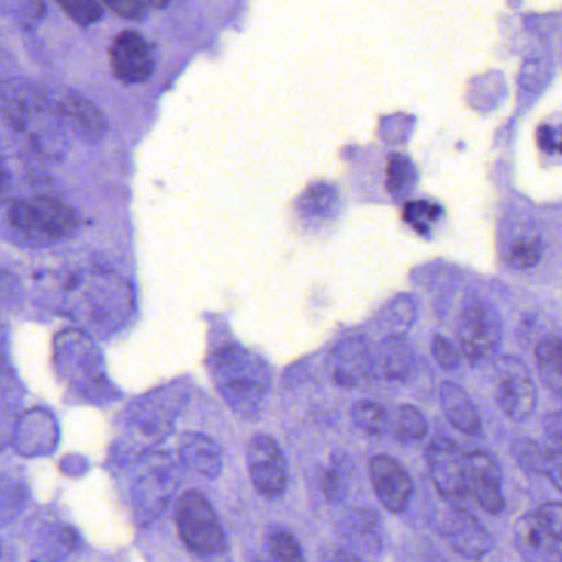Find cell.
I'll list each match as a JSON object with an SVG mask.
<instances>
[{
  "instance_id": "6da1fadb",
  "label": "cell",
  "mask_w": 562,
  "mask_h": 562,
  "mask_svg": "<svg viewBox=\"0 0 562 562\" xmlns=\"http://www.w3.org/2000/svg\"><path fill=\"white\" fill-rule=\"evenodd\" d=\"M210 367L220 394L236 414L245 419L261 417L271 391V370L261 357L239 345H225Z\"/></svg>"
},
{
  "instance_id": "7a4b0ae2",
  "label": "cell",
  "mask_w": 562,
  "mask_h": 562,
  "mask_svg": "<svg viewBox=\"0 0 562 562\" xmlns=\"http://www.w3.org/2000/svg\"><path fill=\"white\" fill-rule=\"evenodd\" d=\"M177 529L187 548L200 558H213L226 551V536L209 499L196 492L183 493L177 503Z\"/></svg>"
},
{
  "instance_id": "3957f363",
  "label": "cell",
  "mask_w": 562,
  "mask_h": 562,
  "mask_svg": "<svg viewBox=\"0 0 562 562\" xmlns=\"http://www.w3.org/2000/svg\"><path fill=\"white\" fill-rule=\"evenodd\" d=\"M9 222L18 232L41 241H60L78 228L74 210L50 196L15 200L9 210Z\"/></svg>"
},
{
  "instance_id": "277c9868",
  "label": "cell",
  "mask_w": 562,
  "mask_h": 562,
  "mask_svg": "<svg viewBox=\"0 0 562 562\" xmlns=\"http://www.w3.org/2000/svg\"><path fill=\"white\" fill-rule=\"evenodd\" d=\"M502 338V317L495 305L485 299H469L463 304L457 325L460 355L476 367L498 351Z\"/></svg>"
},
{
  "instance_id": "5b68a950",
  "label": "cell",
  "mask_w": 562,
  "mask_h": 562,
  "mask_svg": "<svg viewBox=\"0 0 562 562\" xmlns=\"http://www.w3.org/2000/svg\"><path fill=\"white\" fill-rule=\"evenodd\" d=\"M98 348L77 331H67L57 340V363L71 386L94 397L106 390L108 381Z\"/></svg>"
},
{
  "instance_id": "8992f818",
  "label": "cell",
  "mask_w": 562,
  "mask_h": 562,
  "mask_svg": "<svg viewBox=\"0 0 562 562\" xmlns=\"http://www.w3.org/2000/svg\"><path fill=\"white\" fill-rule=\"evenodd\" d=\"M0 116L19 133H29L58 117L47 90L18 78L0 81Z\"/></svg>"
},
{
  "instance_id": "52a82bcc",
  "label": "cell",
  "mask_w": 562,
  "mask_h": 562,
  "mask_svg": "<svg viewBox=\"0 0 562 562\" xmlns=\"http://www.w3.org/2000/svg\"><path fill=\"white\" fill-rule=\"evenodd\" d=\"M427 470L434 486L452 506L469 498L465 480V453L449 437H437L426 450Z\"/></svg>"
},
{
  "instance_id": "ba28073f",
  "label": "cell",
  "mask_w": 562,
  "mask_h": 562,
  "mask_svg": "<svg viewBox=\"0 0 562 562\" xmlns=\"http://www.w3.org/2000/svg\"><path fill=\"white\" fill-rule=\"evenodd\" d=\"M252 485L265 496H281L288 488L289 469L284 452L272 437L256 434L246 449Z\"/></svg>"
},
{
  "instance_id": "9c48e42d",
  "label": "cell",
  "mask_w": 562,
  "mask_h": 562,
  "mask_svg": "<svg viewBox=\"0 0 562 562\" xmlns=\"http://www.w3.org/2000/svg\"><path fill=\"white\" fill-rule=\"evenodd\" d=\"M499 381L496 403L506 417L521 423L536 407V387L528 368L518 358L506 357L498 363Z\"/></svg>"
},
{
  "instance_id": "30bf717a",
  "label": "cell",
  "mask_w": 562,
  "mask_h": 562,
  "mask_svg": "<svg viewBox=\"0 0 562 562\" xmlns=\"http://www.w3.org/2000/svg\"><path fill=\"white\" fill-rule=\"evenodd\" d=\"M110 64L114 77L126 85H139L153 77L156 60L149 42L134 31L114 38L110 48Z\"/></svg>"
},
{
  "instance_id": "8fae6325",
  "label": "cell",
  "mask_w": 562,
  "mask_h": 562,
  "mask_svg": "<svg viewBox=\"0 0 562 562\" xmlns=\"http://www.w3.org/2000/svg\"><path fill=\"white\" fill-rule=\"evenodd\" d=\"M465 480L469 496L490 515L505 509L503 475L496 460L485 450H473L465 456Z\"/></svg>"
},
{
  "instance_id": "7c38bea8",
  "label": "cell",
  "mask_w": 562,
  "mask_h": 562,
  "mask_svg": "<svg viewBox=\"0 0 562 562\" xmlns=\"http://www.w3.org/2000/svg\"><path fill=\"white\" fill-rule=\"evenodd\" d=\"M370 479L381 505L391 513H404L414 495L409 472L390 456H376L370 462Z\"/></svg>"
},
{
  "instance_id": "4fadbf2b",
  "label": "cell",
  "mask_w": 562,
  "mask_h": 562,
  "mask_svg": "<svg viewBox=\"0 0 562 562\" xmlns=\"http://www.w3.org/2000/svg\"><path fill=\"white\" fill-rule=\"evenodd\" d=\"M47 93L52 108L61 123L68 124L71 131L88 143H98L103 139L108 131L106 121L88 98L71 90L61 91V93L47 91Z\"/></svg>"
},
{
  "instance_id": "5bb4252c",
  "label": "cell",
  "mask_w": 562,
  "mask_h": 562,
  "mask_svg": "<svg viewBox=\"0 0 562 562\" xmlns=\"http://www.w3.org/2000/svg\"><path fill=\"white\" fill-rule=\"evenodd\" d=\"M515 546L526 561L559 562L562 559V539L552 535L536 513L522 516L516 522Z\"/></svg>"
},
{
  "instance_id": "9a60e30c",
  "label": "cell",
  "mask_w": 562,
  "mask_h": 562,
  "mask_svg": "<svg viewBox=\"0 0 562 562\" xmlns=\"http://www.w3.org/2000/svg\"><path fill=\"white\" fill-rule=\"evenodd\" d=\"M446 538L450 548L465 559H480L488 554L493 546L492 535L465 509L457 506L446 522Z\"/></svg>"
},
{
  "instance_id": "2e32d148",
  "label": "cell",
  "mask_w": 562,
  "mask_h": 562,
  "mask_svg": "<svg viewBox=\"0 0 562 562\" xmlns=\"http://www.w3.org/2000/svg\"><path fill=\"white\" fill-rule=\"evenodd\" d=\"M513 456L525 472L532 475H546L558 492L562 483V452L558 449L541 447L535 440L519 437L513 440Z\"/></svg>"
},
{
  "instance_id": "e0dca14e",
  "label": "cell",
  "mask_w": 562,
  "mask_h": 562,
  "mask_svg": "<svg viewBox=\"0 0 562 562\" xmlns=\"http://www.w3.org/2000/svg\"><path fill=\"white\" fill-rule=\"evenodd\" d=\"M371 368L390 383H403L414 368L413 348L403 335H390L378 347L376 358H371Z\"/></svg>"
},
{
  "instance_id": "ac0fdd59",
  "label": "cell",
  "mask_w": 562,
  "mask_h": 562,
  "mask_svg": "<svg viewBox=\"0 0 562 562\" xmlns=\"http://www.w3.org/2000/svg\"><path fill=\"white\" fill-rule=\"evenodd\" d=\"M344 536L351 552L361 551L368 558H376L383 551V528L371 509H355L348 515L344 521Z\"/></svg>"
},
{
  "instance_id": "d6986e66",
  "label": "cell",
  "mask_w": 562,
  "mask_h": 562,
  "mask_svg": "<svg viewBox=\"0 0 562 562\" xmlns=\"http://www.w3.org/2000/svg\"><path fill=\"white\" fill-rule=\"evenodd\" d=\"M180 460L189 469L215 479L222 473L223 453L218 443L205 434L187 432L180 437Z\"/></svg>"
},
{
  "instance_id": "ffe728a7",
  "label": "cell",
  "mask_w": 562,
  "mask_h": 562,
  "mask_svg": "<svg viewBox=\"0 0 562 562\" xmlns=\"http://www.w3.org/2000/svg\"><path fill=\"white\" fill-rule=\"evenodd\" d=\"M440 404L447 419L457 430L467 436H479L482 430L479 409L460 384L452 381L440 384Z\"/></svg>"
},
{
  "instance_id": "44dd1931",
  "label": "cell",
  "mask_w": 562,
  "mask_h": 562,
  "mask_svg": "<svg viewBox=\"0 0 562 562\" xmlns=\"http://www.w3.org/2000/svg\"><path fill=\"white\" fill-rule=\"evenodd\" d=\"M334 380L338 386L355 387L371 370V357L363 338L353 337L345 340L335 351Z\"/></svg>"
},
{
  "instance_id": "7402d4cb",
  "label": "cell",
  "mask_w": 562,
  "mask_h": 562,
  "mask_svg": "<svg viewBox=\"0 0 562 562\" xmlns=\"http://www.w3.org/2000/svg\"><path fill=\"white\" fill-rule=\"evenodd\" d=\"M542 383L554 394L562 393V345L558 334L549 335L536 348Z\"/></svg>"
},
{
  "instance_id": "603a6c76",
  "label": "cell",
  "mask_w": 562,
  "mask_h": 562,
  "mask_svg": "<svg viewBox=\"0 0 562 562\" xmlns=\"http://www.w3.org/2000/svg\"><path fill=\"white\" fill-rule=\"evenodd\" d=\"M351 483V460L345 450L337 449L331 453L330 462L324 475V495L328 502H344Z\"/></svg>"
},
{
  "instance_id": "cb8c5ba5",
  "label": "cell",
  "mask_w": 562,
  "mask_h": 562,
  "mask_svg": "<svg viewBox=\"0 0 562 562\" xmlns=\"http://www.w3.org/2000/svg\"><path fill=\"white\" fill-rule=\"evenodd\" d=\"M416 302L411 295H397L381 311V324L390 328L391 335H404L416 321Z\"/></svg>"
},
{
  "instance_id": "d4e9b609",
  "label": "cell",
  "mask_w": 562,
  "mask_h": 562,
  "mask_svg": "<svg viewBox=\"0 0 562 562\" xmlns=\"http://www.w3.org/2000/svg\"><path fill=\"white\" fill-rule=\"evenodd\" d=\"M266 549L276 561L295 562L304 559L297 539L282 526H269L266 532Z\"/></svg>"
},
{
  "instance_id": "484cf974",
  "label": "cell",
  "mask_w": 562,
  "mask_h": 562,
  "mask_svg": "<svg viewBox=\"0 0 562 562\" xmlns=\"http://www.w3.org/2000/svg\"><path fill=\"white\" fill-rule=\"evenodd\" d=\"M351 419L368 436H380L387 426V413L374 401H358L351 407Z\"/></svg>"
},
{
  "instance_id": "4316f807",
  "label": "cell",
  "mask_w": 562,
  "mask_h": 562,
  "mask_svg": "<svg viewBox=\"0 0 562 562\" xmlns=\"http://www.w3.org/2000/svg\"><path fill=\"white\" fill-rule=\"evenodd\" d=\"M416 182V170L403 154H393L387 160L386 187L393 195H407Z\"/></svg>"
},
{
  "instance_id": "83f0119b",
  "label": "cell",
  "mask_w": 562,
  "mask_h": 562,
  "mask_svg": "<svg viewBox=\"0 0 562 562\" xmlns=\"http://www.w3.org/2000/svg\"><path fill=\"white\" fill-rule=\"evenodd\" d=\"M542 243L536 235H525L516 238L508 249V265L513 269H531L541 261Z\"/></svg>"
},
{
  "instance_id": "f1b7e54d",
  "label": "cell",
  "mask_w": 562,
  "mask_h": 562,
  "mask_svg": "<svg viewBox=\"0 0 562 562\" xmlns=\"http://www.w3.org/2000/svg\"><path fill=\"white\" fill-rule=\"evenodd\" d=\"M396 434L401 440H420L426 437L427 423L417 407L404 404L396 411Z\"/></svg>"
},
{
  "instance_id": "f546056e",
  "label": "cell",
  "mask_w": 562,
  "mask_h": 562,
  "mask_svg": "<svg viewBox=\"0 0 562 562\" xmlns=\"http://www.w3.org/2000/svg\"><path fill=\"white\" fill-rule=\"evenodd\" d=\"M337 205V192L328 186H315L302 196L301 210L308 216H327Z\"/></svg>"
},
{
  "instance_id": "4dcf8cb0",
  "label": "cell",
  "mask_w": 562,
  "mask_h": 562,
  "mask_svg": "<svg viewBox=\"0 0 562 562\" xmlns=\"http://www.w3.org/2000/svg\"><path fill=\"white\" fill-rule=\"evenodd\" d=\"M77 24L88 27L100 21L103 9L97 0H55Z\"/></svg>"
},
{
  "instance_id": "1f68e13d",
  "label": "cell",
  "mask_w": 562,
  "mask_h": 562,
  "mask_svg": "<svg viewBox=\"0 0 562 562\" xmlns=\"http://www.w3.org/2000/svg\"><path fill=\"white\" fill-rule=\"evenodd\" d=\"M442 210L429 202L407 203L404 209V220L417 232H429V225L439 218Z\"/></svg>"
},
{
  "instance_id": "d6a6232c",
  "label": "cell",
  "mask_w": 562,
  "mask_h": 562,
  "mask_svg": "<svg viewBox=\"0 0 562 562\" xmlns=\"http://www.w3.org/2000/svg\"><path fill=\"white\" fill-rule=\"evenodd\" d=\"M434 360L443 371H453L459 367L460 353L457 348L442 335H436L432 340Z\"/></svg>"
},
{
  "instance_id": "836d02e7",
  "label": "cell",
  "mask_w": 562,
  "mask_h": 562,
  "mask_svg": "<svg viewBox=\"0 0 562 562\" xmlns=\"http://www.w3.org/2000/svg\"><path fill=\"white\" fill-rule=\"evenodd\" d=\"M15 15L24 25H37L45 15L44 0H11Z\"/></svg>"
},
{
  "instance_id": "e575fe53",
  "label": "cell",
  "mask_w": 562,
  "mask_h": 562,
  "mask_svg": "<svg viewBox=\"0 0 562 562\" xmlns=\"http://www.w3.org/2000/svg\"><path fill=\"white\" fill-rule=\"evenodd\" d=\"M97 2L127 21H143L147 12L137 0H97Z\"/></svg>"
},
{
  "instance_id": "d590c367",
  "label": "cell",
  "mask_w": 562,
  "mask_h": 562,
  "mask_svg": "<svg viewBox=\"0 0 562 562\" xmlns=\"http://www.w3.org/2000/svg\"><path fill=\"white\" fill-rule=\"evenodd\" d=\"M538 518L548 526L549 531L552 535L558 536L562 539V506L559 502L544 503L541 508L538 509Z\"/></svg>"
},
{
  "instance_id": "8d00e7d4",
  "label": "cell",
  "mask_w": 562,
  "mask_h": 562,
  "mask_svg": "<svg viewBox=\"0 0 562 562\" xmlns=\"http://www.w3.org/2000/svg\"><path fill=\"white\" fill-rule=\"evenodd\" d=\"M542 430H544L546 447L549 449L561 450L562 447V416L559 411L549 413L542 420Z\"/></svg>"
},
{
  "instance_id": "74e56055",
  "label": "cell",
  "mask_w": 562,
  "mask_h": 562,
  "mask_svg": "<svg viewBox=\"0 0 562 562\" xmlns=\"http://www.w3.org/2000/svg\"><path fill=\"white\" fill-rule=\"evenodd\" d=\"M11 170H9L4 156H0V203H4L8 200L9 193H11Z\"/></svg>"
},
{
  "instance_id": "f35d334b",
  "label": "cell",
  "mask_w": 562,
  "mask_h": 562,
  "mask_svg": "<svg viewBox=\"0 0 562 562\" xmlns=\"http://www.w3.org/2000/svg\"><path fill=\"white\" fill-rule=\"evenodd\" d=\"M539 143H541L542 149L546 150H558L559 149V136L551 127H542L541 134H539Z\"/></svg>"
},
{
  "instance_id": "ab89813d",
  "label": "cell",
  "mask_w": 562,
  "mask_h": 562,
  "mask_svg": "<svg viewBox=\"0 0 562 562\" xmlns=\"http://www.w3.org/2000/svg\"><path fill=\"white\" fill-rule=\"evenodd\" d=\"M144 9H156V11H160V9H166L167 5L170 4V0H137Z\"/></svg>"
},
{
  "instance_id": "60d3db41",
  "label": "cell",
  "mask_w": 562,
  "mask_h": 562,
  "mask_svg": "<svg viewBox=\"0 0 562 562\" xmlns=\"http://www.w3.org/2000/svg\"><path fill=\"white\" fill-rule=\"evenodd\" d=\"M0 496H2V495H0ZM11 499H12V498H4V499H0V502H4V503H5V502H11Z\"/></svg>"
}]
</instances>
